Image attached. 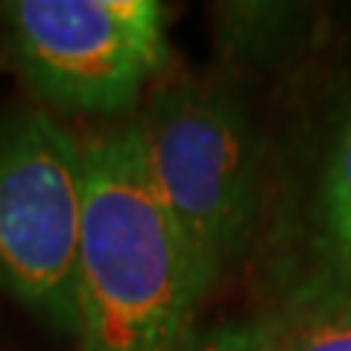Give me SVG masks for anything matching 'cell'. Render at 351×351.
Segmentation results:
<instances>
[{
    "instance_id": "1",
    "label": "cell",
    "mask_w": 351,
    "mask_h": 351,
    "mask_svg": "<svg viewBox=\"0 0 351 351\" xmlns=\"http://www.w3.org/2000/svg\"><path fill=\"white\" fill-rule=\"evenodd\" d=\"M76 339L82 351H188L205 284L149 179L135 123L82 144Z\"/></svg>"
},
{
    "instance_id": "4",
    "label": "cell",
    "mask_w": 351,
    "mask_h": 351,
    "mask_svg": "<svg viewBox=\"0 0 351 351\" xmlns=\"http://www.w3.org/2000/svg\"><path fill=\"white\" fill-rule=\"evenodd\" d=\"M82 144L44 112L0 123V293L76 334Z\"/></svg>"
},
{
    "instance_id": "6",
    "label": "cell",
    "mask_w": 351,
    "mask_h": 351,
    "mask_svg": "<svg viewBox=\"0 0 351 351\" xmlns=\"http://www.w3.org/2000/svg\"><path fill=\"white\" fill-rule=\"evenodd\" d=\"M272 351H351V304L295 307L290 325H272Z\"/></svg>"
},
{
    "instance_id": "5",
    "label": "cell",
    "mask_w": 351,
    "mask_h": 351,
    "mask_svg": "<svg viewBox=\"0 0 351 351\" xmlns=\"http://www.w3.org/2000/svg\"><path fill=\"white\" fill-rule=\"evenodd\" d=\"M351 304V103L328 144L311 208V272L295 307Z\"/></svg>"
},
{
    "instance_id": "7",
    "label": "cell",
    "mask_w": 351,
    "mask_h": 351,
    "mask_svg": "<svg viewBox=\"0 0 351 351\" xmlns=\"http://www.w3.org/2000/svg\"><path fill=\"white\" fill-rule=\"evenodd\" d=\"M188 351H272V322H223L196 334Z\"/></svg>"
},
{
    "instance_id": "3",
    "label": "cell",
    "mask_w": 351,
    "mask_h": 351,
    "mask_svg": "<svg viewBox=\"0 0 351 351\" xmlns=\"http://www.w3.org/2000/svg\"><path fill=\"white\" fill-rule=\"evenodd\" d=\"M0 21L32 94L68 112H126L167 59L156 0H9Z\"/></svg>"
},
{
    "instance_id": "2",
    "label": "cell",
    "mask_w": 351,
    "mask_h": 351,
    "mask_svg": "<svg viewBox=\"0 0 351 351\" xmlns=\"http://www.w3.org/2000/svg\"><path fill=\"white\" fill-rule=\"evenodd\" d=\"M135 126L149 179L211 293L261 217L255 132L232 100L191 85L156 91Z\"/></svg>"
}]
</instances>
